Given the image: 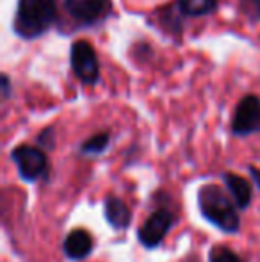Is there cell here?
I'll return each instance as SVG.
<instances>
[{
    "instance_id": "6da1fadb",
    "label": "cell",
    "mask_w": 260,
    "mask_h": 262,
    "mask_svg": "<svg viewBox=\"0 0 260 262\" xmlns=\"http://www.w3.org/2000/svg\"><path fill=\"white\" fill-rule=\"evenodd\" d=\"M198 209L205 221L221 230L223 234H237L241 230L239 207L230 196L228 189L205 184L198 189Z\"/></svg>"
},
{
    "instance_id": "7a4b0ae2",
    "label": "cell",
    "mask_w": 260,
    "mask_h": 262,
    "mask_svg": "<svg viewBox=\"0 0 260 262\" xmlns=\"http://www.w3.org/2000/svg\"><path fill=\"white\" fill-rule=\"evenodd\" d=\"M57 18V0H20L14 18V31L21 38L45 34Z\"/></svg>"
},
{
    "instance_id": "3957f363",
    "label": "cell",
    "mask_w": 260,
    "mask_h": 262,
    "mask_svg": "<svg viewBox=\"0 0 260 262\" xmlns=\"http://www.w3.org/2000/svg\"><path fill=\"white\" fill-rule=\"evenodd\" d=\"M11 161L16 166L20 179L27 184H34L49 177V157L41 146L18 145L11 150Z\"/></svg>"
},
{
    "instance_id": "277c9868",
    "label": "cell",
    "mask_w": 260,
    "mask_h": 262,
    "mask_svg": "<svg viewBox=\"0 0 260 262\" xmlns=\"http://www.w3.org/2000/svg\"><path fill=\"white\" fill-rule=\"evenodd\" d=\"M177 220V212L173 209L164 207V205H159L157 209H153V212L137 228L139 245L146 250L159 248L164 239H166L168 232L175 227Z\"/></svg>"
},
{
    "instance_id": "5b68a950",
    "label": "cell",
    "mask_w": 260,
    "mask_h": 262,
    "mask_svg": "<svg viewBox=\"0 0 260 262\" xmlns=\"http://www.w3.org/2000/svg\"><path fill=\"white\" fill-rule=\"evenodd\" d=\"M69 61L75 75L84 84H97L100 79V66H98L97 52L87 41H77L72 47Z\"/></svg>"
},
{
    "instance_id": "8992f818",
    "label": "cell",
    "mask_w": 260,
    "mask_h": 262,
    "mask_svg": "<svg viewBox=\"0 0 260 262\" xmlns=\"http://www.w3.org/2000/svg\"><path fill=\"white\" fill-rule=\"evenodd\" d=\"M232 132L239 138H246L260 132V98L248 95L237 104L232 118Z\"/></svg>"
},
{
    "instance_id": "52a82bcc",
    "label": "cell",
    "mask_w": 260,
    "mask_h": 262,
    "mask_svg": "<svg viewBox=\"0 0 260 262\" xmlns=\"http://www.w3.org/2000/svg\"><path fill=\"white\" fill-rule=\"evenodd\" d=\"M64 7L73 20L84 25H94L111 14L112 0H64Z\"/></svg>"
},
{
    "instance_id": "ba28073f",
    "label": "cell",
    "mask_w": 260,
    "mask_h": 262,
    "mask_svg": "<svg viewBox=\"0 0 260 262\" xmlns=\"http://www.w3.org/2000/svg\"><path fill=\"white\" fill-rule=\"evenodd\" d=\"M94 239L89 230L86 228H73L68 232L63 241V253L68 260L79 262L84 260L93 253Z\"/></svg>"
},
{
    "instance_id": "9c48e42d",
    "label": "cell",
    "mask_w": 260,
    "mask_h": 262,
    "mask_svg": "<svg viewBox=\"0 0 260 262\" xmlns=\"http://www.w3.org/2000/svg\"><path fill=\"white\" fill-rule=\"evenodd\" d=\"M104 216L109 227L116 232L127 230L132 223V209L125 204V200L114 194H107L104 198Z\"/></svg>"
},
{
    "instance_id": "30bf717a",
    "label": "cell",
    "mask_w": 260,
    "mask_h": 262,
    "mask_svg": "<svg viewBox=\"0 0 260 262\" xmlns=\"http://www.w3.org/2000/svg\"><path fill=\"white\" fill-rule=\"evenodd\" d=\"M221 179L225 182V187L228 189L230 196L237 204V207L241 210H246L250 207L251 200H253V186H251L250 180H246L244 177L237 175L233 171H225Z\"/></svg>"
},
{
    "instance_id": "8fae6325",
    "label": "cell",
    "mask_w": 260,
    "mask_h": 262,
    "mask_svg": "<svg viewBox=\"0 0 260 262\" xmlns=\"http://www.w3.org/2000/svg\"><path fill=\"white\" fill-rule=\"evenodd\" d=\"M109 145H111V136H109V132H98V134L91 136L89 139H86V141L80 145L79 152L82 154V156H100V154H104L105 150L109 148Z\"/></svg>"
},
{
    "instance_id": "7c38bea8",
    "label": "cell",
    "mask_w": 260,
    "mask_h": 262,
    "mask_svg": "<svg viewBox=\"0 0 260 262\" xmlns=\"http://www.w3.org/2000/svg\"><path fill=\"white\" fill-rule=\"evenodd\" d=\"M218 0H178V7L187 16H203L216 9Z\"/></svg>"
},
{
    "instance_id": "4fadbf2b",
    "label": "cell",
    "mask_w": 260,
    "mask_h": 262,
    "mask_svg": "<svg viewBox=\"0 0 260 262\" xmlns=\"http://www.w3.org/2000/svg\"><path fill=\"white\" fill-rule=\"evenodd\" d=\"M208 262H246L226 245H216L208 250Z\"/></svg>"
},
{
    "instance_id": "5bb4252c",
    "label": "cell",
    "mask_w": 260,
    "mask_h": 262,
    "mask_svg": "<svg viewBox=\"0 0 260 262\" xmlns=\"http://www.w3.org/2000/svg\"><path fill=\"white\" fill-rule=\"evenodd\" d=\"M38 145L41 146L43 150H52L54 145H56V139H54V128L49 127L38 136Z\"/></svg>"
},
{
    "instance_id": "9a60e30c",
    "label": "cell",
    "mask_w": 260,
    "mask_h": 262,
    "mask_svg": "<svg viewBox=\"0 0 260 262\" xmlns=\"http://www.w3.org/2000/svg\"><path fill=\"white\" fill-rule=\"evenodd\" d=\"M241 6L253 20H260V0H241Z\"/></svg>"
},
{
    "instance_id": "2e32d148",
    "label": "cell",
    "mask_w": 260,
    "mask_h": 262,
    "mask_svg": "<svg viewBox=\"0 0 260 262\" xmlns=\"http://www.w3.org/2000/svg\"><path fill=\"white\" fill-rule=\"evenodd\" d=\"M250 175H251V179H253V182L257 184V187L260 189V168L250 166Z\"/></svg>"
},
{
    "instance_id": "e0dca14e",
    "label": "cell",
    "mask_w": 260,
    "mask_h": 262,
    "mask_svg": "<svg viewBox=\"0 0 260 262\" xmlns=\"http://www.w3.org/2000/svg\"><path fill=\"white\" fill-rule=\"evenodd\" d=\"M7 95H9V79L4 75V97H7Z\"/></svg>"
}]
</instances>
